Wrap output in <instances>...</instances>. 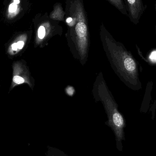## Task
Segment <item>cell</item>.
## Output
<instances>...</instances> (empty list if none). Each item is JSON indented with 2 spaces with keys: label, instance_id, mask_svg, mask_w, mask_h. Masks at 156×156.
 I'll list each match as a JSON object with an SVG mask.
<instances>
[{
  "label": "cell",
  "instance_id": "1",
  "mask_svg": "<svg viewBox=\"0 0 156 156\" xmlns=\"http://www.w3.org/2000/svg\"><path fill=\"white\" fill-rule=\"evenodd\" d=\"M101 39L108 61L119 79L133 90L142 89L139 64L131 52L114 39L105 28L101 30Z\"/></svg>",
  "mask_w": 156,
  "mask_h": 156
},
{
  "label": "cell",
  "instance_id": "2",
  "mask_svg": "<svg viewBox=\"0 0 156 156\" xmlns=\"http://www.w3.org/2000/svg\"><path fill=\"white\" fill-rule=\"evenodd\" d=\"M92 94L95 101H101L103 105L108 117L107 125L114 132L117 142H121L124 136L125 121L118 110V105L108 89L101 72L99 73L95 79Z\"/></svg>",
  "mask_w": 156,
  "mask_h": 156
},
{
  "label": "cell",
  "instance_id": "3",
  "mask_svg": "<svg viewBox=\"0 0 156 156\" xmlns=\"http://www.w3.org/2000/svg\"><path fill=\"white\" fill-rule=\"evenodd\" d=\"M75 27L71 29L70 48L74 57L84 65L88 57L90 45L89 32L83 8L80 3L76 4Z\"/></svg>",
  "mask_w": 156,
  "mask_h": 156
},
{
  "label": "cell",
  "instance_id": "4",
  "mask_svg": "<svg viewBox=\"0 0 156 156\" xmlns=\"http://www.w3.org/2000/svg\"><path fill=\"white\" fill-rule=\"evenodd\" d=\"M126 8L130 21L134 24H138L147 9L143 0H126Z\"/></svg>",
  "mask_w": 156,
  "mask_h": 156
},
{
  "label": "cell",
  "instance_id": "5",
  "mask_svg": "<svg viewBox=\"0 0 156 156\" xmlns=\"http://www.w3.org/2000/svg\"><path fill=\"white\" fill-rule=\"evenodd\" d=\"M45 25L40 26L37 30V36L40 40H43L47 36L48 37L51 32L50 24L48 23L47 27Z\"/></svg>",
  "mask_w": 156,
  "mask_h": 156
},
{
  "label": "cell",
  "instance_id": "6",
  "mask_svg": "<svg viewBox=\"0 0 156 156\" xmlns=\"http://www.w3.org/2000/svg\"><path fill=\"white\" fill-rule=\"evenodd\" d=\"M114 6H115L123 14L128 16L126 6L123 0H108Z\"/></svg>",
  "mask_w": 156,
  "mask_h": 156
},
{
  "label": "cell",
  "instance_id": "7",
  "mask_svg": "<svg viewBox=\"0 0 156 156\" xmlns=\"http://www.w3.org/2000/svg\"><path fill=\"white\" fill-rule=\"evenodd\" d=\"M13 81L17 84H21V83H23L25 80L23 78L19 76H15L13 77Z\"/></svg>",
  "mask_w": 156,
  "mask_h": 156
},
{
  "label": "cell",
  "instance_id": "8",
  "mask_svg": "<svg viewBox=\"0 0 156 156\" xmlns=\"http://www.w3.org/2000/svg\"><path fill=\"white\" fill-rule=\"evenodd\" d=\"M17 8V5L15 4L14 3H13L11 4L10 5H9V11L10 12H15L16 11V9Z\"/></svg>",
  "mask_w": 156,
  "mask_h": 156
},
{
  "label": "cell",
  "instance_id": "9",
  "mask_svg": "<svg viewBox=\"0 0 156 156\" xmlns=\"http://www.w3.org/2000/svg\"><path fill=\"white\" fill-rule=\"evenodd\" d=\"M24 44V43L23 41H19V42L17 43V45H18V48L19 49H21L22 48H23V47Z\"/></svg>",
  "mask_w": 156,
  "mask_h": 156
},
{
  "label": "cell",
  "instance_id": "10",
  "mask_svg": "<svg viewBox=\"0 0 156 156\" xmlns=\"http://www.w3.org/2000/svg\"><path fill=\"white\" fill-rule=\"evenodd\" d=\"M12 49L13 50H16L18 48V45L17 43H14L12 45Z\"/></svg>",
  "mask_w": 156,
  "mask_h": 156
},
{
  "label": "cell",
  "instance_id": "11",
  "mask_svg": "<svg viewBox=\"0 0 156 156\" xmlns=\"http://www.w3.org/2000/svg\"><path fill=\"white\" fill-rule=\"evenodd\" d=\"M14 3L17 5L20 3V1H19V0H14Z\"/></svg>",
  "mask_w": 156,
  "mask_h": 156
},
{
  "label": "cell",
  "instance_id": "12",
  "mask_svg": "<svg viewBox=\"0 0 156 156\" xmlns=\"http://www.w3.org/2000/svg\"><path fill=\"white\" fill-rule=\"evenodd\" d=\"M155 10L156 12V0H155ZM155 33H156V25L155 26Z\"/></svg>",
  "mask_w": 156,
  "mask_h": 156
}]
</instances>
